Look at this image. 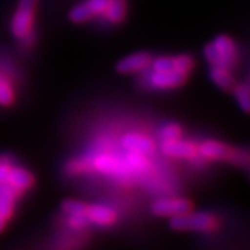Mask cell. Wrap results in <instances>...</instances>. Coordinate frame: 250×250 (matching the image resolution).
Here are the masks:
<instances>
[{
  "mask_svg": "<svg viewBox=\"0 0 250 250\" xmlns=\"http://www.w3.org/2000/svg\"><path fill=\"white\" fill-rule=\"evenodd\" d=\"M216 226V218L203 212H185L171 217L170 227L176 231H209Z\"/></svg>",
  "mask_w": 250,
  "mask_h": 250,
  "instance_id": "cell-1",
  "label": "cell"
},
{
  "mask_svg": "<svg viewBox=\"0 0 250 250\" xmlns=\"http://www.w3.org/2000/svg\"><path fill=\"white\" fill-rule=\"evenodd\" d=\"M39 0H20L12 20V32L18 39H24L32 30L35 10Z\"/></svg>",
  "mask_w": 250,
  "mask_h": 250,
  "instance_id": "cell-2",
  "label": "cell"
},
{
  "mask_svg": "<svg viewBox=\"0 0 250 250\" xmlns=\"http://www.w3.org/2000/svg\"><path fill=\"white\" fill-rule=\"evenodd\" d=\"M193 209V204L185 198L158 199L152 204V212L161 217H175Z\"/></svg>",
  "mask_w": 250,
  "mask_h": 250,
  "instance_id": "cell-3",
  "label": "cell"
},
{
  "mask_svg": "<svg viewBox=\"0 0 250 250\" xmlns=\"http://www.w3.org/2000/svg\"><path fill=\"white\" fill-rule=\"evenodd\" d=\"M199 152L204 157L211 158V160L232 161L236 158V152L231 148L230 146L217 141H206L199 147Z\"/></svg>",
  "mask_w": 250,
  "mask_h": 250,
  "instance_id": "cell-4",
  "label": "cell"
},
{
  "mask_svg": "<svg viewBox=\"0 0 250 250\" xmlns=\"http://www.w3.org/2000/svg\"><path fill=\"white\" fill-rule=\"evenodd\" d=\"M152 56L151 54L141 51V53H135L132 55L126 56L124 59L116 64V70L123 74H128V73L141 72L146 69L147 66L151 65Z\"/></svg>",
  "mask_w": 250,
  "mask_h": 250,
  "instance_id": "cell-5",
  "label": "cell"
},
{
  "mask_svg": "<svg viewBox=\"0 0 250 250\" xmlns=\"http://www.w3.org/2000/svg\"><path fill=\"white\" fill-rule=\"evenodd\" d=\"M187 81V76L176 72V70H168V72H153L151 76V84L156 88H176L184 84Z\"/></svg>",
  "mask_w": 250,
  "mask_h": 250,
  "instance_id": "cell-6",
  "label": "cell"
},
{
  "mask_svg": "<svg viewBox=\"0 0 250 250\" xmlns=\"http://www.w3.org/2000/svg\"><path fill=\"white\" fill-rule=\"evenodd\" d=\"M161 148L165 155L175 158L193 157L195 155V152H197V148L191 143L181 141V139L164 141Z\"/></svg>",
  "mask_w": 250,
  "mask_h": 250,
  "instance_id": "cell-7",
  "label": "cell"
},
{
  "mask_svg": "<svg viewBox=\"0 0 250 250\" xmlns=\"http://www.w3.org/2000/svg\"><path fill=\"white\" fill-rule=\"evenodd\" d=\"M86 217L88 222H93L100 226H109L116 221V213L106 206L92 204V206H87Z\"/></svg>",
  "mask_w": 250,
  "mask_h": 250,
  "instance_id": "cell-8",
  "label": "cell"
},
{
  "mask_svg": "<svg viewBox=\"0 0 250 250\" xmlns=\"http://www.w3.org/2000/svg\"><path fill=\"white\" fill-rule=\"evenodd\" d=\"M216 46V49L218 50L221 58L225 62V65L227 68H231L234 66L237 62V49L235 46L234 41L230 39V37L225 36V35H221L217 36L213 40L212 42Z\"/></svg>",
  "mask_w": 250,
  "mask_h": 250,
  "instance_id": "cell-9",
  "label": "cell"
},
{
  "mask_svg": "<svg viewBox=\"0 0 250 250\" xmlns=\"http://www.w3.org/2000/svg\"><path fill=\"white\" fill-rule=\"evenodd\" d=\"M123 147L134 153H148L153 151L155 143L151 138L138 133H129L123 138Z\"/></svg>",
  "mask_w": 250,
  "mask_h": 250,
  "instance_id": "cell-10",
  "label": "cell"
},
{
  "mask_svg": "<svg viewBox=\"0 0 250 250\" xmlns=\"http://www.w3.org/2000/svg\"><path fill=\"white\" fill-rule=\"evenodd\" d=\"M17 190L10 187L7 181L0 183V216L4 220H9L14 211Z\"/></svg>",
  "mask_w": 250,
  "mask_h": 250,
  "instance_id": "cell-11",
  "label": "cell"
},
{
  "mask_svg": "<svg viewBox=\"0 0 250 250\" xmlns=\"http://www.w3.org/2000/svg\"><path fill=\"white\" fill-rule=\"evenodd\" d=\"M33 176L30 171L21 167H10L7 183L17 191L27 190L33 185Z\"/></svg>",
  "mask_w": 250,
  "mask_h": 250,
  "instance_id": "cell-12",
  "label": "cell"
},
{
  "mask_svg": "<svg viewBox=\"0 0 250 250\" xmlns=\"http://www.w3.org/2000/svg\"><path fill=\"white\" fill-rule=\"evenodd\" d=\"M211 78L221 89H231L234 87V78L231 77L227 68L222 66H213L211 70Z\"/></svg>",
  "mask_w": 250,
  "mask_h": 250,
  "instance_id": "cell-13",
  "label": "cell"
},
{
  "mask_svg": "<svg viewBox=\"0 0 250 250\" xmlns=\"http://www.w3.org/2000/svg\"><path fill=\"white\" fill-rule=\"evenodd\" d=\"M126 12V4L124 0H110L109 5L106 8L105 13L112 23H119L124 20Z\"/></svg>",
  "mask_w": 250,
  "mask_h": 250,
  "instance_id": "cell-14",
  "label": "cell"
},
{
  "mask_svg": "<svg viewBox=\"0 0 250 250\" xmlns=\"http://www.w3.org/2000/svg\"><path fill=\"white\" fill-rule=\"evenodd\" d=\"M91 17H92V13H91V10L88 9L86 4L77 5L69 12V20L72 21L73 23H83V22L88 21Z\"/></svg>",
  "mask_w": 250,
  "mask_h": 250,
  "instance_id": "cell-15",
  "label": "cell"
},
{
  "mask_svg": "<svg viewBox=\"0 0 250 250\" xmlns=\"http://www.w3.org/2000/svg\"><path fill=\"white\" fill-rule=\"evenodd\" d=\"M62 207L70 216H86L87 204L83 203V202L66 199V201L62 202Z\"/></svg>",
  "mask_w": 250,
  "mask_h": 250,
  "instance_id": "cell-16",
  "label": "cell"
},
{
  "mask_svg": "<svg viewBox=\"0 0 250 250\" xmlns=\"http://www.w3.org/2000/svg\"><path fill=\"white\" fill-rule=\"evenodd\" d=\"M172 60H174V70L185 76H188L194 66V60L189 55H179L176 58H172Z\"/></svg>",
  "mask_w": 250,
  "mask_h": 250,
  "instance_id": "cell-17",
  "label": "cell"
},
{
  "mask_svg": "<svg viewBox=\"0 0 250 250\" xmlns=\"http://www.w3.org/2000/svg\"><path fill=\"white\" fill-rule=\"evenodd\" d=\"M235 95L239 106L244 112H249V86L248 83H241L235 88Z\"/></svg>",
  "mask_w": 250,
  "mask_h": 250,
  "instance_id": "cell-18",
  "label": "cell"
},
{
  "mask_svg": "<svg viewBox=\"0 0 250 250\" xmlns=\"http://www.w3.org/2000/svg\"><path fill=\"white\" fill-rule=\"evenodd\" d=\"M204 56H206V59L209 62L212 66H222V68H227L225 65V62L221 58L220 53H218V50L216 49L213 43H208L207 46L204 47ZM229 69V68H227Z\"/></svg>",
  "mask_w": 250,
  "mask_h": 250,
  "instance_id": "cell-19",
  "label": "cell"
},
{
  "mask_svg": "<svg viewBox=\"0 0 250 250\" xmlns=\"http://www.w3.org/2000/svg\"><path fill=\"white\" fill-rule=\"evenodd\" d=\"M151 65L153 68V72H168V70H174V60L172 58L161 56V58L152 60Z\"/></svg>",
  "mask_w": 250,
  "mask_h": 250,
  "instance_id": "cell-20",
  "label": "cell"
},
{
  "mask_svg": "<svg viewBox=\"0 0 250 250\" xmlns=\"http://www.w3.org/2000/svg\"><path fill=\"white\" fill-rule=\"evenodd\" d=\"M183 135V129L179 124L166 125L161 132V137L164 141H172V139H180Z\"/></svg>",
  "mask_w": 250,
  "mask_h": 250,
  "instance_id": "cell-21",
  "label": "cell"
},
{
  "mask_svg": "<svg viewBox=\"0 0 250 250\" xmlns=\"http://www.w3.org/2000/svg\"><path fill=\"white\" fill-rule=\"evenodd\" d=\"M14 101V93L12 87L4 81H0V105L9 106Z\"/></svg>",
  "mask_w": 250,
  "mask_h": 250,
  "instance_id": "cell-22",
  "label": "cell"
},
{
  "mask_svg": "<svg viewBox=\"0 0 250 250\" xmlns=\"http://www.w3.org/2000/svg\"><path fill=\"white\" fill-rule=\"evenodd\" d=\"M109 3L110 0H88L86 5L91 10L92 16H95V14L105 13V10L107 8V5H109Z\"/></svg>",
  "mask_w": 250,
  "mask_h": 250,
  "instance_id": "cell-23",
  "label": "cell"
},
{
  "mask_svg": "<svg viewBox=\"0 0 250 250\" xmlns=\"http://www.w3.org/2000/svg\"><path fill=\"white\" fill-rule=\"evenodd\" d=\"M9 170H10V165L8 164V162L0 161V183L7 181Z\"/></svg>",
  "mask_w": 250,
  "mask_h": 250,
  "instance_id": "cell-24",
  "label": "cell"
},
{
  "mask_svg": "<svg viewBox=\"0 0 250 250\" xmlns=\"http://www.w3.org/2000/svg\"><path fill=\"white\" fill-rule=\"evenodd\" d=\"M5 222H7V220H4V218L0 216V231L3 230L4 227H5Z\"/></svg>",
  "mask_w": 250,
  "mask_h": 250,
  "instance_id": "cell-25",
  "label": "cell"
}]
</instances>
